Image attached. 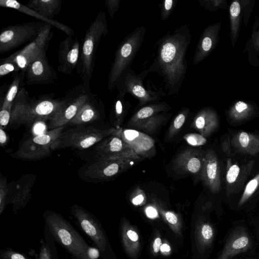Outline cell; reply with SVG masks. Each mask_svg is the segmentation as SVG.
<instances>
[{
  "label": "cell",
  "mask_w": 259,
  "mask_h": 259,
  "mask_svg": "<svg viewBox=\"0 0 259 259\" xmlns=\"http://www.w3.org/2000/svg\"><path fill=\"white\" fill-rule=\"evenodd\" d=\"M191 41L188 24L167 32L156 42L155 59L147 70L162 77L168 95L180 90L187 72L186 53Z\"/></svg>",
  "instance_id": "6da1fadb"
},
{
  "label": "cell",
  "mask_w": 259,
  "mask_h": 259,
  "mask_svg": "<svg viewBox=\"0 0 259 259\" xmlns=\"http://www.w3.org/2000/svg\"><path fill=\"white\" fill-rule=\"evenodd\" d=\"M54 97V93H51L31 98L26 89L23 88L14 101L10 123L14 125H30L49 120L66 103L65 97L61 99Z\"/></svg>",
  "instance_id": "7a4b0ae2"
},
{
  "label": "cell",
  "mask_w": 259,
  "mask_h": 259,
  "mask_svg": "<svg viewBox=\"0 0 259 259\" xmlns=\"http://www.w3.org/2000/svg\"><path fill=\"white\" fill-rule=\"evenodd\" d=\"M43 218L55 242L62 246L72 259H98L99 250L91 247L72 225L62 215L51 210Z\"/></svg>",
  "instance_id": "3957f363"
},
{
  "label": "cell",
  "mask_w": 259,
  "mask_h": 259,
  "mask_svg": "<svg viewBox=\"0 0 259 259\" xmlns=\"http://www.w3.org/2000/svg\"><path fill=\"white\" fill-rule=\"evenodd\" d=\"M108 32L106 14L100 11L86 31L80 48L78 72L82 84L90 88L99 42Z\"/></svg>",
  "instance_id": "277c9868"
},
{
  "label": "cell",
  "mask_w": 259,
  "mask_h": 259,
  "mask_svg": "<svg viewBox=\"0 0 259 259\" xmlns=\"http://www.w3.org/2000/svg\"><path fill=\"white\" fill-rule=\"evenodd\" d=\"M146 28L136 27L118 45L108 76L107 90L112 93L122 73L130 68L144 41Z\"/></svg>",
  "instance_id": "5b68a950"
},
{
  "label": "cell",
  "mask_w": 259,
  "mask_h": 259,
  "mask_svg": "<svg viewBox=\"0 0 259 259\" xmlns=\"http://www.w3.org/2000/svg\"><path fill=\"white\" fill-rule=\"evenodd\" d=\"M117 132L118 128L99 130L93 126L78 125L63 132L51 148L52 151L69 147L85 149Z\"/></svg>",
  "instance_id": "8992f818"
},
{
  "label": "cell",
  "mask_w": 259,
  "mask_h": 259,
  "mask_svg": "<svg viewBox=\"0 0 259 259\" xmlns=\"http://www.w3.org/2000/svg\"><path fill=\"white\" fill-rule=\"evenodd\" d=\"M70 211L79 228L85 234L104 259H112V251L105 232L98 220L91 212L76 204Z\"/></svg>",
  "instance_id": "52a82bcc"
},
{
  "label": "cell",
  "mask_w": 259,
  "mask_h": 259,
  "mask_svg": "<svg viewBox=\"0 0 259 259\" xmlns=\"http://www.w3.org/2000/svg\"><path fill=\"white\" fill-rule=\"evenodd\" d=\"M148 73L146 69L137 74L131 67L128 68L122 73L117 82L116 88L118 94H131L138 100L139 107L150 103L158 102L165 94L162 91H154L145 88L143 81Z\"/></svg>",
  "instance_id": "ba28073f"
},
{
  "label": "cell",
  "mask_w": 259,
  "mask_h": 259,
  "mask_svg": "<svg viewBox=\"0 0 259 259\" xmlns=\"http://www.w3.org/2000/svg\"><path fill=\"white\" fill-rule=\"evenodd\" d=\"M45 24L41 21L30 22L4 27L0 35V53H6L27 41H32Z\"/></svg>",
  "instance_id": "9c48e42d"
},
{
  "label": "cell",
  "mask_w": 259,
  "mask_h": 259,
  "mask_svg": "<svg viewBox=\"0 0 259 259\" xmlns=\"http://www.w3.org/2000/svg\"><path fill=\"white\" fill-rule=\"evenodd\" d=\"M92 94L90 89L82 83L70 90L64 96L65 105L49 119V129L68 124Z\"/></svg>",
  "instance_id": "30bf717a"
},
{
  "label": "cell",
  "mask_w": 259,
  "mask_h": 259,
  "mask_svg": "<svg viewBox=\"0 0 259 259\" xmlns=\"http://www.w3.org/2000/svg\"><path fill=\"white\" fill-rule=\"evenodd\" d=\"M143 159L133 158H97L85 171L94 180H106L126 171Z\"/></svg>",
  "instance_id": "8fae6325"
},
{
  "label": "cell",
  "mask_w": 259,
  "mask_h": 259,
  "mask_svg": "<svg viewBox=\"0 0 259 259\" xmlns=\"http://www.w3.org/2000/svg\"><path fill=\"white\" fill-rule=\"evenodd\" d=\"M52 27L46 23L33 40L7 58L17 63L21 70L25 72L27 67L32 60L41 54L46 53L49 42L53 37Z\"/></svg>",
  "instance_id": "7c38bea8"
},
{
  "label": "cell",
  "mask_w": 259,
  "mask_h": 259,
  "mask_svg": "<svg viewBox=\"0 0 259 259\" xmlns=\"http://www.w3.org/2000/svg\"><path fill=\"white\" fill-rule=\"evenodd\" d=\"M80 52L78 38L74 35H67L59 44L58 71L66 75L72 74L78 65Z\"/></svg>",
  "instance_id": "4fadbf2b"
},
{
  "label": "cell",
  "mask_w": 259,
  "mask_h": 259,
  "mask_svg": "<svg viewBox=\"0 0 259 259\" xmlns=\"http://www.w3.org/2000/svg\"><path fill=\"white\" fill-rule=\"evenodd\" d=\"M97 158H133L142 159L117 134L104 139L96 148Z\"/></svg>",
  "instance_id": "5bb4252c"
},
{
  "label": "cell",
  "mask_w": 259,
  "mask_h": 259,
  "mask_svg": "<svg viewBox=\"0 0 259 259\" xmlns=\"http://www.w3.org/2000/svg\"><path fill=\"white\" fill-rule=\"evenodd\" d=\"M25 83L27 85L49 84L57 79V74L49 63L46 53L32 60L25 70Z\"/></svg>",
  "instance_id": "9a60e30c"
},
{
  "label": "cell",
  "mask_w": 259,
  "mask_h": 259,
  "mask_svg": "<svg viewBox=\"0 0 259 259\" xmlns=\"http://www.w3.org/2000/svg\"><path fill=\"white\" fill-rule=\"evenodd\" d=\"M117 134L143 159L155 154L154 141L146 134L134 129L123 130L118 127Z\"/></svg>",
  "instance_id": "2e32d148"
},
{
  "label": "cell",
  "mask_w": 259,
  "mask_h": 259,
  "mask_svg": "<svg viewBox=\"0 0 259 259\" xmlns=\"http://www.w3.org/2000/svg\"><path fill=\"white\" fill-rule=\"evenodd\" d=\"M205 152L187 148L179 153L173 162V168L182 174L200 176Z\"/></svg>",
  "instance_id": "e0dca14e"
},
{
  "label": "cell",
  "mask_w": 259,
  "mask_h": 259,
  "mask_svg": "<svg viewBox=\"0 0 259 259\" xmlns=\"http://www.w3.org/2000/svg\"><path fill=\"white\" fill-rule=\"evenodd\" d=\"M200 178L204 185L212 194L218 193L221 188V168L219 159L214 151L205 152Z\"/></svg>",
  "instance_id": "ac0fdd59"
},
{
  "label": "cell",
  "mask_w": 259,
  "mask_h": 259,
  "mask_svg": "<svg viewBox=\"0 0 259 259\" xmlns=\"http://www.w3.org/2000/svg\"><path fill=\"white\" fill-rule=\"evenodd\" d=\"M252 245V239L243 227L236 228L230 234L217 259H231L237 254L246 251Z\"/></svg>",
  "instance_id": "d6986e66"
},
{
  "label": "cell",
  "mask_w": 259,
  "mask_h": 259,
  "mask_svg": "<svg viewBox=\"0 0 259 259\" xmlns=\"http://www.w3.org/2000/svg\"><path fill=\"white\" fill-rule=\"evenodd\" d=\"M30 177L25 175L15 183L9 185L7 203L12 205V211L15 214L26 206L31 197L33 182Z\"/></svg>",
  "instance_id": "ffe728a7"
},
{
  "label": "cell",
  "mask_w": 259,
  "mask_h": 259,
  "mask_svg": "<svg viewBox=\"0 0 259 259\" xmlns=\"http://www.w3.org/2000/svg\"><path fill=\"white\" fill-rule=\"evenodd\" d=\"M221 23L208 25L203 31L195 48L193 63L197 65L215 48L219 41Z\"/></svg>",
  "instance_id": "44dd1931"
},
{
  "label": "cell",
  "mask_w": 259,
  "mask_h": 259,
  "mask_svg": "<svg viewBox=\"0 0 259 259\" xmlns=\"http://www.w3.org/2000/svg\"><path fill=\"white\" fill-rule=\"evenodd\" d=\"M120 232L122 244L126 255L131 259H137L141 249L138 230L125 218L121 219Z\"/></svg>",
  "instance_id": "7402d4cb"
},
{
  "label": "cell",
  "mask_w": 259,
  "mask_h": 259,
  "mask_svg": "<svg viewBox=\"0 0 259 259\" xmlns=\"http://www.w3.org/2000/svg\"><path fill=\"white\" fill-rule=\"evenodd\" d=\"M102 103L99 97L93 94L68 124L82 125L98 120L100 117L99 107Z\"/></svg>",
  "instance_id": "603a6c76"
},
{
  "label": "cell",
  "mask_w": 259,
  "mask_h": 259,
  "mask_svg": "<svg viewBox=\"0 0 259 259\" xmlns=\"http://www.w3.org/2000/svg\"><path fill=\"white\" fill-rule=\"evenodd\" d=\"M214 230L207 220L199 218L196 222L194 238L199 253L204 254L212 246L214 239Z\"/></svg>",
  "instance_id": "cb8c5ba5"
},
{
  "label": "cell",
  "mask_w": 259,
  "mask_h": 259,
  "mask_svg": "<svg viewBox=\"0 0 259 259\" xmlns=\"http://www.w3.org/2000/svg\"><path fill=\"white\" fill-rule=\"evenodd\" d=\"M0 6L4 8H11L20 12L29 15L40 20L45 23L50 24L61 30L67 35H74V31L66 24L61 23L54 19H49L41 15L35 11L31 10L15 0H0Z\"/></svg>",
  "instance_id": "d4e9b609"
},
{
  "label": "cell",
  "mask_w": 259,
  "mask_h": 259,
  "mask_svg": "<svg viewBox=\"0 0 259 259\" xmlns=\"http://www.w3.org/2000/svg\"><path fill=\"white\" fill-rule=\"evenodd\" d=\"M52 151L51 146L36 143L28 138L12 156L25 160H38L49 156Z\"/></svg>",
  "instance_id": "484cf974"
},
{
  "label": "cell",
  "mask_w": 259,
  "mask_h": 259,
  "mask_svg": "<svg viewBox=\"0 0 259 259\" xmlns=\"http://www.w3.org/2000/svg\"><path fill=\"white\" fill-rule=\"evenodd\" d=\"M193 127L204 137H208L219 126L217 113L209 108L200 110L194 118Z\"/></svg>",
  "instance_id": "4316f807"
},
{
  "label": "cell",
  "mask_w": 259,
  "mask_h": 259,
  "mask_svg": "<svg viewBox=\"0 0 259 259\" xmlns=\"http://www.w3.org/2000/svg\"><path fill=\"white\" fill-rule=\"evenodd\" d=\"M232 145L236 151L250 155L259 154V136L245 132L237 133L232 140Z\"/></svg>",
  "instance_id": "83f0119b"
},
{
  "label": "cell",
  "mask_w": 259,
  "mask_h": 259,
  "mask_svg": "<svg viewBox=\"0 0 259 259\" xmlns=\"http://www.w3.org/2000/svg\"><path fill=\"white\" fill-rule=\"evenodd\" d=\"M25 77V72L24 71L13 73L12 82L9 84L4 93V96L1 97V108L12 109L16 97L23 88Z\"/></svg>",
  "instance_id": "f1b7e54d"
},
{
  "label": "cell",
  "mask_w": 259,
  "mask_h": 259,
  "mask_svg": "<svg viewBox=\"0 0 259 259\" xmlns=\"http://www.w3.org/2000/svg\"><path fill=\"white\" fill-rule=\"evenodd\" d=\"M252 162H250L246 165L241 166L237 164H229L227 169L226 181L228 192H232L239 186L248 175L252 167Z\"/></svg>",
  "instance_id": "f546056e"
},
{
  "label": "cell",
  "mask_w": 259,
  "mask_h": 259,
  "mask_svg": "<svg viewBox=\"0 0 259 259\" xmlns=\"http://www.w3.org/2000/svg\"><path fill=\"white\" fill-rule=\"evenodd\" d=\"M171 109L165 102L150 103L138 110L130 118L127 122L128 127L134 124L162 112H167Z\"/></svg>",
  "instance_id": "4dcf8cb0"
},
{
  "label": "cell",
  "mask_w": 259,
  "mask_h": 259,
  "mask_svg": "<svg viewBox=\"0 0 259 259\" xmlns=\"http://www.w3.org/2000/svg\"><path fill=\"white\" fill-rule=\"evenodd\" d=\"M26 6L41 15L53 19L61 10V0H33Z\"/></svg>",
  "instance_id": "1f68e13d"
},
{
  "label": "cell",
  "mask_w": 259,
  "mask_h": 259,
  "mask_svg": "<svg viewBox=\"0 0 259 259\" xmlns=\"http://www.w3.org/2000/svg\"><path fill=\"white\" fill-rule=\"evenodd\" d=\"M157 211L174 234L178 237L182 236L183 223L180 215L167 209L159 201H154Z\"/></svg>",
  "instance_id": "d6a6232c"
},
{
  "label": "cell",
  "mask_w": 259,
  "mask_h": 259,
  "mask_svg": "<svg viewBox=\"0 0 259 259\" xmlns=\"http://www.w3.org/2000/svg\"><path fill=\"white\" fill-rule=\"evenodd\" d=\"M36 259H59L55 241L46 226Z\"/></svg>",
  "instance_id": "836d02e7"
},
{
  "label": "cell",
  "mask_w": 259,
  "mask_h": 259,
  "mask_svg": "<svg viewBox=\"0 0 259 259\" xmlns=\"http://www.w3.org/2000/svg\"><path fill=\"white\" fill-rule=\"evenodd\" d=\"M170 113H167L166 112L158 113L138 122L131 127L135 128L136 130H140L152 134L155 133L157 128L170 117Z\"/></svg>",
  "instance_id": "e575fe53"
},
{
  "label": "cell",
  "mask_w": 259,
  "mask_h": 259,
  "mask_svg": "<svg viewBox=\"0 0 259 259\" xmlns=\"http://www.w3.org/2000/svg\"><path fill=\"white\" fill-rule=\"evenodd\" d=\"M252 113L253 108L250 105L243 101H239L229 110L228 116L232 121L238 122L249 118Z\"/></svg>",
  "instance_id": "d590c367"
},
{
  "label": "cell",
  "mask_w": 259,
  "mask_h": 259,
  "mask_svg": "<svg viewBox=\"0 0 259 259\" xmlns=\"http://www.w3.org/2000/svg\"><path fill=\"white\" fill-rule=\"evenodd\" d=\"M241 7L238 1H233L230 7L231 38L233 46H234L239 33L240 27Z\"/></svg>",
  "instance_id": "8d00e7d4"
},
{
  "label": "cell",
  "mask_w": 259,
  "mask_h": 259,
  "mask_svg": "<svg viewBox=\"0 0 259 259\" xmlns=\"http://www.w3.org/2000/svg\"><path fill=\"white\" fill-rule=\"evenodd\" d=\"M125 95L118 94L113 105L112 112L116 125L119 126L122 122L125 114L130 106V102L125 100Z\"/></svg>",
  "instance_id": "74e56055"
},
{
  "label": "cell",
  "mask_w": 259,
  "mask_h": 259,
  "mask_svg": "<svg viewBox=\"0 0 259 259\" xmlns=\"http://www.w3.org/2000/svg\"><path fill=\"white\" fill-rule=\"evenodd\" d=\"M190 110L188 108L183 107L174 119L167 131L166 139L169 140L174 138L179 132L184 125L189 114Z\"/></svg>",
  "instance_id": "f35d334b"
},
{
  "label": "cell",
  "mask_w": 259,
  "mask_h": 259,
  "mask_svg": "<svg viewBox=\"0 0 259 259\" xmlns=\"http://www.w3.org/2000/svg\"><path fill=\"white\" fill-rule=\"evenodd\" d=\"M259 187V172L246 185L243 194L239 201L238 206L243 205L255 192Z\"/></svg>",
  "instance_id": "ab89813d"
},
{
  "label": "cell",
  "mask_w": 259,
  "mask_h": 259,
  "mask_svg": "<svg viewBox=\"0 0 259 259\" xmlns=\"http://www.w3.org/2000/svg\"><path fill=\"white\" fill-rule=\"evenodd\" d=\"M19 66L15 62L7 58L1 60L0 76L3 77L10 73H17L21 71Z\"/></svg>",
  "instance_id": "60d3db41"
},
{
  "label": "cell",
  "mask_w": 259,
  "mask_h": 259,
  "mask_svg": "<svg viewBox=\"0 0 259 259\" xmlns=\"http://www.w3.org/2000/svg\"><path fill=\"white\" fill-rule=\"evenodd\" d=\"M9 193V185L6 179L1 175L0 178V214L5 209L7 204V198Z\"/></svg>",
  "instance_id": "b9f144b4"
},
{
  "label": "cell",
  "mask_w": 259,
  "mask_h": 259,
  "mask_svg": "<svg viewBox=\"0 0 259 259\" xmlns=\"http://www.w3.org/2000/svg\"><path fill=\"white\" fill-rule=\"evenodd\" d=\"M177 0H164L160 5V17L162 20H166L172 13L177 5Z\"/></svg>",
  "instance_id": "7bdbcfd3"
},
{
  "label": "cell",
  "mask_w": 259,
  "mask_h": 259,
  "mask_svg": "<svg viewBox=\"0 0 259 259\" xmlns=\"http://www.w3.org/2000/svg\"><path fill=\"white\" fill-rule=\"evenodd\" d=\"M0 259H32L26 254L10 248L0 250Z\"/></svg>",
  "instance_id": "ee69618b"
},
{
  "label": "cell",
  "mask_w": 259,
  "mask_h": 259,
  "mask_svg": "<svg viewBox=\"0 0 259 259\" xmlns=\"http://www.w3.org/2000/svg\"><path fill=\"white\" fill-rule=\"evenodd\" d=\"M184 139L188 144L194 147L203 145L207 142L205 137L196 133L186 134L184 136Z\"/></svg>",
  "instance_id": "f6af8a7d"
},
{
  "label": "cell",
  "mask_w": 259,
  "mask_h": 259,
  "mask_svg": "<svg viewBox=\"0 0 259 259\" xmlns=\"http://www.w3.org/2000/svg\"><path fill=\"white\" fill-rule=\"evenodd\" d=\"M105 3L110 17L113 19L119 9L120 0H105Z\"/></svg>",
  "instance_id": "bcb514c9"
},
{
  "label": "cell",
  "mask_w": 259,
  "mask_h": 259,
  "mask_svg": "<svg viewBox=\"0 0 259 259\" xmlns=\"http://www.w3.org/2000/svg\"><path fill=\"white\" fill-rule=\"evenodd\" d=\"M12 109L1 108L0 125L3 128L5 127L10 122Z\"/></svg>",
  "instance_id": "7dc6e473"
},
{
  "label": "cell",
  "mask_w": 259,
  "mask_h": 259,
  "mask_svg": "<svg viewBox=\"0 0 259 259\" xmlns=\"http://www.w3.org/2000/svg\"><path fill=\"white\" fill-rule=\"evenodd\" d=\"M145 198L144 193L141 189H137L134 193L131 201L134 205H141L145 202Z\"/></svg>",
  "instance_id": "c3c4849f"
},
{
  "label": "cell",
  "mask_w": 259,
  "mask_h": 259,
  "mask_svg": "<svg viewBox=\"0 0 259 259\" xmlns=\"http://www.w3.org/2000/svg\"><path fill=\"white\" fill-rule=\"evenodd\" d=\"M162 245V241L160 237L158 235L157 236L153 242L152 245V251L154 254H157L161 248Z\"/></svg>",
  "instance_id": "681fc988"
},
{
  "label": "cell",
  "mask_w": 259,
  "mask_h": 259,
  "mask_svg": "<svg viewBox=\"0 0 259 259\" xmlns=\"http://www.w3.org/2000/svg\"><path fill=\"white\" fill-rule=\"evenodd\" d=\"M8 142L7 135L2 127L0 128V143L1 146H4Z\"/></svg>",
  "instance_id": "f907efd6"
},
{
  "label": "cell",
  "mask_w": 259,
  "mask_h": 259,
  "mask_svg": "<svg viewBox=\"0 0 259 259\" xmlns=\"http://www.w3.org/2000/svg\"><path fill=\"white\" fill-rule=\"evenodd\" d=\"M222 148L226 154H229L230 153L229 143L228 140L223 142L222 144Z\"/></svg>",
  "instance_id": "816d5d0a"
},
{
  "label": "cell",
  "mask_w": 259,
  "mask_h": 259,
  "mask_svg": "<svg viewBox=\"0 0 259 259\" xmlns=\"http://www.w3.org/2000/svg\"><path fill=\"white\" fill-rule=\"evenodd\" d=\"M254 41V47L255 49L259 52V34L256 35Z\"/></svg>",
  "instance_id": "f5cc1de1"
}]
</instances>
